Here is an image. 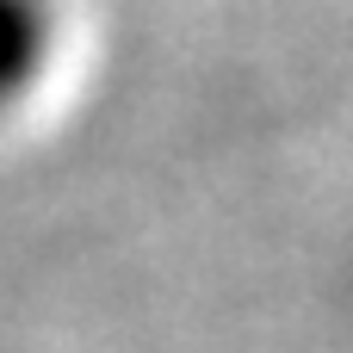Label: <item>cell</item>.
I'll return each instance as SVG.
<instances>
[{"label": "cell", "instance_id": "obj_1", "mask_svg": "<svg viewBox=\"0 0 353 353\" xmlns=\"http://www.w3.org/2000/svg\"><path fill=\"white\" fill-rule=\"evenodd\" d=\"M56 50V6L50 0H0V112H12Z\"/></svg>", "mask_w": 353, "mask_h": 353}]
</instances>
